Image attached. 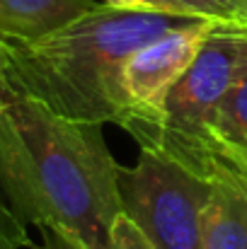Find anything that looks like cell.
<instances>
[{
    "mask_svg": "<svg viewBox=\"0 0 247 249\" xmlns=\"http://www.w3.org/2000/svg\"><path fill=\"white\" fill-rule=\"evenodd\" d=\"M119 177L102 124L63 116L34 97L0 109V191L24 223L114 249L112 230L124 213Z\"/></svg>",
    "mask_w": 247,
    "mask_h": 249,
    "instance_id": "6da1fadb",
    "label": "cell"
},
{
    "mask_svg": "<svg viewBox=\"0 0 247 249\" xmlns=\"http://www.w3.org/2000/svg\"><path fill=\"white\" fill-rule=\"evenodd\" d=\"M191 19L196 17L99 2L54 34L15 41V97H34L63 116L126 131L131 116L121 89L124 61Z\"/></svg>",
    "mask_w": 247,
    "mask_h": 249,
    "instance_id": "7a4b0ae2",
    "label": "cell"
},
{
    "mask_svg": "<svg viewBox=\"0 0 247 249\" xmlns=\"http://www.w3.org/2000/svg\"><path fill=\"white\" fill-rule=\"evenodd\" d=\"M247 61V24L216 22L201 44L191 68L172 89L165 107V124L158 143L182 162L204 172L218 155L211 128Z\"/></svg>",
    "mask_w": 247,
    "mask_h": 249,
    "instance_id": "3957f363",
    "label": "cell"
},
{
    "mask_svg": "<svg viewBox=\"0 0 247 249\" xmlns=\"http://www.w3.org/2000/svg\"><path fill=\"white\" fill-rule=\"evenodd\" d=\"M124 213L155 249H204V208L211 179L160 145H141L138 160L121 167Z\"/></svg>",
    "mask_w": 247,
    "mask_h": 249,
    "instance_id": "277c9868",
    "label": "cell"
},
{
    "mask_svg": "<svg viewBox=\"0 0 247 249\" xmlns=\"http://www.w3.org/2000/svg\"><path fill=\"white\" fill-rule=\"evenodd\" d=\"M213 24V19H191L148 41L124 61L121 89L131 116L126 133H131L138 145L158 143L167 99L191 68Z\"/></svg>",
    "mask_w": 247,
    "mask_h": 249,
    "instance_id": "5b68a950",
    "label": "cell"
},
{
    "mask_svg": "<svg viewBox=\"0 0 247 249\" xmlns=\"http://www.w3.org/2000/svg\"><path fill=\"white\" fill-rule=\"evenodd\" d=\"M206 174L211 196L204 208V249H247V174L221 155Z\"/></svg>",
    "mask_w": 247,
    "mask_h": 249,
    "instance_id": "8992f818",
    "label": "cell"
},
{
    "mask_svg": "<svg viewBox=\"0 0 247 249\" xmlns=\"http://www.w3.org/2000/svg\"><path fill=\"white\" fill-rule=\"evenodd\" d=\"M97 5V0H0V32L29 44L63 29Z\"/></svg>",
    "mask_w": 247,
    "mask_h": 249,
    "instance_id": "52a82bcc",
    "label": "cell"
},
{
    "mask_svg": "<svg viewBox=\"0 0 247 249\" xmlns=\"http://www.w3.org/2000/svg\"><path fill=\"white\" fill-rule=\"evenodd\" d=\"M211 143L221 158L228 153L247 150V61L218 109V116L211 128Z\"/></svg>",
    "mask_w": 247,
    "mask_h": 249,
    "instance_id": "ba28073f",
    "label": "cell"
},
{
    "mask_svg": "<svg viewBox=\"0 0 247 249\" xmlns=\"http://www.w3.org/2000/svg\"><path fill=\"white\" fill-rule=\"evenodd\" d=\"M148 7L182 17L247 24V0H148Z\"/></svg>",
    "mask_w": 247,
    "mask_h": 249,
    "instance_id": "9c48e42d",
    "label": "cell"
},
{
    "mask_svg": "<svg viewBox=\"0 0 247 249\" xmlns=\"http://www.w3.org/2000/svg\"><path fill=\"white\" fill-rule=\"evenodd\" d=\"M27 223L0 198V249H22L32 247V237L27 235Z\"/></svg>",
    "mask_w": 247,
    "mask_h": 249,
    "instance_id": "30bf717a",
    "label": "cell"
},
{
    "mask_svg": "<svg viewBox=\"0 0 247 249\" xmlns=\"http://www.w3.org/2000/svg\"><path fill=\"white\" fill-rule=\"evenodd\" d=\"M112 245H114V249H155L126 213H121L114 223Z\"/></svg>",
    "mask_w": 247,
    "mask_h": 249,
    "instance_id": "8fae6325",
    "label": "cell"
},
{
    "mask_svg": "<svg viewBox=\"0 0 247 249\" xmlns=\"http://www.w3.org/2000/svg\"><path fill=\"white\" fill-rule=\"evenodd\" d=\"M39 242H34L32 249H90L76 235L54 228V225H39Z\"/></svg>",
    "mask_w": 247,
    "mask_h": 249,
    "instance_id": "7c38bea8",
    "label": "cell"
},
{
    "mask_svg": "<svg viewBox=\"0 0 247 249\" xmlns=\"http://www.w3.org/2000/svg\"><path fill=\"white\" fill-rule=\"evenodd\" d=\"M12 63H15V41L0 32V87L15 99L12 89Z\"/></svg>",
    "mask_w": 247,
    "mask_h": 249,
    "instance_id": "4fadbf2b",
    "label": "cell"
},
{
    "mask_svg": "<svg viewBox=\"0 0 247 249\" xmlns=\"http://www.w3.org/2000/svg\"><path fill=\"white\" fill-rule=\"evenodd\" d=\"M228 162H233L235 167H240L243 172L247 174V150H243V153H228V155H223Z\"/></svg>",
    "mask_w": 247,
    "mask_h": 249,
    "instance_id": "5bb4252c",
    "label": "cell"
},
{
    "mask_svg": "<svg viewBox=\"0 0 247 249\" xmlns=\"http://www.w3.org/2000/svg\"><path fill=\"white\" fill-rule=\"evenodd\" d=\"M114 7H148V0H102Z\"/></svg>",
    "mask_w": 247,
    "mask_h": 249,
    "instance_id": "9a60e30c",
    "label": "cell"
},
{
    "mask_svg": "<svg viewBox=\"0 0 247 249\" xmlns=\"http://www.w3.org/2000/svg\"><path fill=\"white\" fill-rule=\"evenodd\" d=\"M10 99H12V97H10V94H7V92H5V89L0 87V109H2V107H5V104H7Z\"/></svg>",
    "mask_w": 247,
    "mask_h": 249,
    "instance_id": "2e32d148",
    "label": "cell"
}]
</instances>
